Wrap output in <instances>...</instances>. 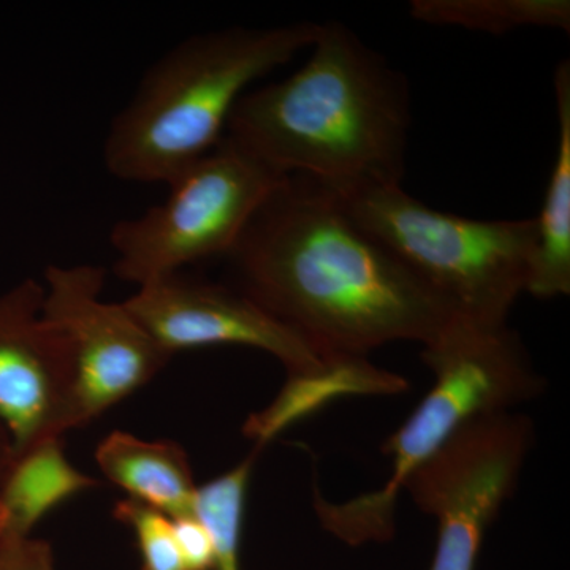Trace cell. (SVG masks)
Listing matches in <instances>:
<instances>
[{"label":"cell","instance_id":"cell-1","mask_svg":"<svg viewBox=\"0 0 570 570\" xmlns=\"http://www.w3.org/2000/svg\"><path fill=\"white\" fill-rule=\"evenodd\" d=\"M235 288L322 356L430 344L456 314L321 184L287 176L225 257Z\"/></svg>","mask_w":570,"mask_h":570},{"label":"cell","instance_id":"cell-2","mask_svg":"<svg viewBox=\"0 0 570 570\" xmlns=\"http://www.w3.org/2000/svg\"><path fill=\"white\" fill-rule=\"evenodd\" d=\"M411 124L407 78L330 21L298 70L239 99L225 137L277 174L346 197L403 181Z\"/></svg>","mask_w":570,"mask_h":570},{"label":"cell","instance_id":"cell-3","mask_svg":"<svg viewBox=\"0 0 570 570\" xmlns=\"http://www.w3.org/2000/svg\"><path fill=\"white\" fill-rule=\"evenodd\" d=\"M318 22L194 33L145 71L111 119L102 159L127 183L168 186L224 140L250 86L316 39Z\"/></svg>","mask_w":570,"mask_h":570},{"label":"cell","instance_id":"cell-4","mask_svg":"<svg viewBox=\"0 0 570 570\" xmlns=\"http://www.w3.org/2000/svg\"><path fill=\"white\" fill-rule=\"evenodd\" d=\"M422 360L433 371L434 385L382 445L392 459L387 483L336 504L314 491L322 527L347 546L389 542L395 535L397 497L420 466L469 420L510 411L543 389L527 347L508 325L490 328L455 317L426 344Z\"/></svg>","mask_w":570,"mask_h":570},{"label":"cell","instance_id":"cell-5","mask_svg":"<svg viewBox=\"0 0 570 570\" xmlns=\"http://www.w3.org/2000/svg\"><path fill=\"white\" fill-rule=\"evenodd\" d=\"M340 198L348 216L456 317L490 328L508 325L530 283L538 243L534 219H471L439 212L401 184Z\"/></svg>","mask_w":570,"mask_h":570},{"label":"cell","instance_id":"cell-6","mask_svg":"<svg viewBox=\"0 0 570 570\" xmlns=\"http://www.w3.org/2000/svg\"><path fill=\"white\" fill-rule=\"evenodd\" d=\"M285 178L224 137L168 184L163 204L112 225V272L141 287L198 262L227 257Z\"/></svg>","mask_w":570,"mask_h":570},{"label":"cell","instance_id":"cell-7","mask_svg":"<svg viewBox=\"0 0 570 570\" xmlns=\"http://www.w3.org/2000/svg\"><path fill=\"white\" fill-rule=\"evenodd\" d=\"M532 444L527 415H479L409 478L404 490L438 521L430 570H475L483 539L515 491Z\"/></svg>","mask_w":570,"mask_h":570},{"label":"cell","instance_id":"cell-8","mask_svg":"<svg viewBox=\"0 0 570 570\" xmlns=\"http://www.w3.org/2000/svg\"><path fill=\"white\" fill-rule=\"evenodd\" d=\"M105 277L104 268L86 264L45 272L43 316L73 351L71 428L88 425L145 387L171 360L124 302L100 298Z\"/></svg>","mask_w":570,"mask_h":570},{"label":"cell","instance_id":"cell-9","mask_svg":"<svg viewBox=\"0 0 570 570\" xmlns=\"http://www.w3.org/2000/svg\"><path fill=\"white\" fill-rule=\"evenodd\" d=\"M43 296L36 279L0 294V422L13 455L71 430L73 351L43 316Z\"/></svg>","mask_w":570,"mask_h":570},{"label":"cell","instance_id":"cell-10","mask_svg":"<svg viewBox=\"0 0 570 570\" xmlns=\"http://www.w3.org/2000/svg\"><path fill=\"white\" fill-rule=\"evenodd\" d=\"M124 305L171 356L200 347H254L276 356L288 376L317 373L328 363L330 356L227 285L178 273L141 285Z\"/></svg>","mask_w":570,"mask_h":570},{"label":"cell","instance_id":"cell-11","mask_svg":"<svg viewBox=\"0 0 570 570\" xmlns=\"http://www.w3.org/2000/svg\"><path fill=\"white\" fill-rule=\"evenodd\" d=\"M96 461L105 478L130 499L170 519L194 515L197 485L189 459L174 441H142L115 431L100 442Z\"/></svg>","mask_w":570,"mask_h":570},{"label":"cell","instance_id":"cell-12","mask_svg":"<svg viewBox=\"0 0 570 570\" xmlns=\"http://www.w3.org/2000/svg\"><path fill=\"white\" fill-rule=\"evenodd\" d=\"M558 146L542 208L535 217L534 258L527 294L540 299L570 294V62L554 69Z\"/></svg>","mask_w":570,"mask_h":570},{"label":"cell","instance_id":"cell-13","mask_svg":"<svg viewBox=\"0 0 570 570\" xmlns=\"http://www.w3.org/2000/svg\"><path fill=\"white\" fill-rule=\"evenodd\" d=\"M99 485L71 466L61 439L13 455L0 480V538H28L50 510Z\"/></svg>","mask_w":570,"mask_h":570},{"label":"cell","instance_id":"cell-14","mask_svg":"<svg viewBox=\"0 0 570 570\" xmlns=\"http://www.w3.org/2000/svg\"><path fill=\"white\" fill-rule=\"evenodd\" d=\"M406 389L403 377L371 365L366 356L332 355L324 370L317 373L288 376L279 396L265 411L247 420L245 434L262 450L285 428L335 397L354 393H397Z\"/></svg>","mask_w":570,"mask_h":570},{"label":"cell","instance_id":"cell-15","mask_svg":"<svg viewBox=\"0 0 570 570\" xmlns=\"http://www.w3.org/2000/svg\"><path fill=\"white\" fill-rule=\"evenodd\" d=\"M414 20L505 36L521 28L570 31L569 0H412Z\"/></svg>","mask_w":570,"mask_h":570},{"label":"cell","instance_id":"cell-16","mask_svg":"<svg viewBox=\"0 0 570 570\" xmlns=\"http://www.w3.org/2000/svg\"><path fill=\"white\" fill-rule=\"evenodd\" d=\"M261 449L219 478L197 487L194 515L212 538L216 570H239V542L245 520L246 494Z\"/></svg>","mask_w":570,"mask_h":570},{"label":"cell","instance_id":"cell-17","mask_svg":"<svg viewBox=\"0 0 570 570\" xmlns=\"http://www.w3.org/2000/svg\"><path fill=\"white\" fill-rule=\"evenodd\" d=\"M112 515L134 531L142 570H186L170 517L130 498L119 501Z\"/></svg>","mask_w":570,"mask_h":570},{"label":"cell","instance_id":"cell-18","mask_svg":"<svg viewBox=\"0 0 570 570\" xmlns=\"http://www.w3.org/2000/svg\"><path fill=\"white\" fill-rule=\"evenodd\" d=\"M174 520L176 543L186 570H216V554L208 531L195 515Z\"/></svg>","mask_w":570,"mask_h":570},{"label":"cell","instance_id":"cell-19","mask_svg":"<svg viewBox=\"0 0 570 570\" xmlns=\"http://www.w3.org/2000/svg\"><path fill=\"white\" fill-rule=\"evenodd\" d=\"M0 570H56L50 543L28 538H0Z\"/></svg>","mask_w":570,"mask_h":570},{"label":"cell","instance_id":"cell-20","mask_svg":"<svg viewBox=\"0 0 570 570\" xmlns=\"http://www.w3.org/2000/svg\"><path fill=\"white\" fill-rule=\"evenodd\" d=\"M11 459H13V445H11L10 434L6 425L0 422V480L6 474Z\"/></svg>","mask_w":570,"mask_h":570}]
</instances>
